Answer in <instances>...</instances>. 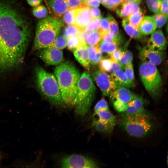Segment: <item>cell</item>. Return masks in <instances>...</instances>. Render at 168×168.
I'll use <instances>...</instances> for the list:
<instances>
[{"instance_id": "6da1fadb", "label": "cell", "mask_w": 168, "mask_h": 168, "mask_svg": "<svg viewBox=\"0 0 168 168\" xmlns=\"http://www.w3.org/2000/svg\"><path fill=\"white\" fill-rule=\"evenodd\" d=\"M29 21L8 2L0 1V72L11 70L23 61L31 36Z\"/></svg>"}, {"instance_id": "7a4b0ae2", "label": "cell", "mask_w": 168, "mask_h": 168, "mask_svg": "<svg viewBox=\"0 0 168 168\" xmlns=\"http://www.w3.org/2000/svg\"><path fill=\"white\" fill-rule=\"evenodd\" d=\"M62 98L66 105L73 106L80 76L78 69L70 61L63 62L54 70Z\"/></svg>"}, {"instance_id": "3957f363", "label": "cell", "mask_w": 168, "mask_h": 168, "mask_svg": "<svg viewBox=\"0 0 168 168\" xmlns=\"http://www.w3.org/2000/svg\"><path fill=\"white\" fill-rule=\"evenodd\" d=\"M35 77L39 90L47 100L54 105L63 107L66 106L54 75L39 66L35 69Z\"/></svg>"}, {"instance_id": "277c9868", "label": "cell", "mask_w": 168, "mask_h": 168, "mask_svg": "<svg viewBox=\"0 0 168 168\" xmlns=\"http://www.w3.org/2000/svg\"><path fill=\"white\" fill-rule=\"evenodd\" d=\"M96 91L89 73L86 72L82 73L78 82L73 104L78 116H83L87 113L93 101Z\"/></svg>"}, {"instance_id": "5b68a950", "label": "cell", "mask_w": 168, "mask_h": 168, "mask_svg": "<svg viewBox=\"0 0 168 168\" xmlns=\"http://www.w3.org/2000/svg\"><path fill=\"white\" fill-rule=\"evenodd\" d=\"M62 21L55 17L49 16L40 20L36 28L34 48L40 50L49 47L60 33Z\"/></svg>"}, {"instance_id": "8992f818", "label": "cell", "mask_w": 168, "mask_h": 168, "mask_svg": "<svg viewBox=\"0 0 168 168\" xmlns=\"http://www.w3.org/2000/svg\"><path fill=\"white\" fill-rule=\"evenodd\" d=\"M121 113L119 124L130 135L143 137L152 131L153 124L149 115Z\"/></svg>"}, {"instance_id": "52a82bcc", "label": "cell", "mask_w": 168, "mask_h": 168, "mask_svg": "<svg viewBox=\"0 0 168 168\" xmlns=\"http://www.w3.org/2000/svg\"><path fill=\"white\" fill-rule=\"evenodd\" d=\"M140 77L146 90L154 98L160 95L162 80L156 66L148 62L142 61L139 68Z\"/></svg>"}, {"instance_id": "ba28073f", "label": "cell", "mask_w": 168, "mask_h": 168, "mask_svg": "<svg viewBox=\"0 0 168 168\" xmlns=\"http://www.w3.org/2000/svg\"><path fill=\"white\" fill-rule=\"evenodd\" d=\"M62 168H97V164L92 159L79 154H72L63 158Z\"/></svg>"}, {"instance_id": "9c48e42d", "label": "cell", "mask_w": 168, "mask_h": 168, "mask_svg": "<svg viewBox=\"0 0 168 168\" xmlns=\"http://www.w3.org/2000/svg\"><path fill=\"white\" fill-rule=\"evenodd\" d=\"M92 76L94 81L104 96H109L110 94L117 87L110 75L106 72L97 70L92 73Z\"/></svg>"}, {"instance_id": "30bf717a", "label": "cell", "mask_w": 168, "mask_h": 168, "mask_svg": "<svg viewBox=\"0 0 168 168\" xmlns=\"http://www.w3.org/2000/svg\"><path fill=\"white\" fill-rule=\"evenodd\" d=\"M39 56L47 65L57 66L63 62L64 58L61 50L48 47L42 49Z\"/></svg>"}, {"instance_id": "8fae6325", "label": "cell", "mask_w": 168, "mask_h": 168, "mask_svg": "<svg viewBox=\"0 0 168 168\" xmlns=\"http://www.w3.org/2000/svg\"><path fill=\"white\" fill-rule=\"evenodd\" d=\"M75 21L74 25L83 30L93 19L91 13L90 7L84 5L74 9Z\"/></svg>"}, {"instance_id": "7c38bea8", "label": "cell", "mask_w": 168, "mask_h": 168, "mask_svg": "<svg viewBox=\"0 0 168 168\" xmlns=\"http://www.w3.org/2000/svg\"><path fill=\"white\" fill-rule=\"evenodd\" d=\"M139 58L142 61L150 63L155 65L160 64L163 61L164 56L162 51L149 49L146 46L138 48Z\"/></svg>"}, {"instance_id": "4fadbf2b", "label": "cell", "mask_w": 168, "mask_h": 168, "mask_svg": "<svg viewBox=\"0 0 168 168\" xmlns=\"http://www.w3.org/2000/svg\"><path fill=\"white\" fill-rule=\"evenodd\" d=\"M167 41L162 31L158 30L152 33L146 46L149 49L162 51L166 46Z\"/></svg>"}, {"instance_id": "5bb4252c", "label": "cell", "mask_w": 168, "mask_h": 168, "mask_svg": "<svg viewBox=\"0 0 168 168\" xmlns=\"http://www.w3.org/2000/svg\"><path fill=\"white\" fill-rule=\"evenodd\" d=\"M112 102L117 100L125 104H128L134 99L137 95L128 88L119 86L109 95Z\"/></svg>"}, {"instance_id": "9a60e30c", "label": "cell", "mask_w": 168, "mask_h": 168, "mask_svg": "<svg viewBox=\"0 0 168 168\" xmlns=\"http://www.w3.org/2000/svg\"><path fill=\"white\" fill-rule=\"evenodd\" d=\"M146 100L141 96H137L127 105L125 112L131 114H140L149 115L145 109Z\"/></svg>"}, {"instance_id": "2e32d148", "label": "cell", "mask_w": 168, "mask_h": 168, "mask_svg": "<svg viewBox=\"0 0 168 168\" xmlns=\"http://www.w3.org/2000/svg\"><path fill=\"white\" fill-rule=\"evenodd\" d=\"M141 2H123L117 7L116 13L120 17L127 18L140 10Z\"/></svg>"}, {"instance_id": "e0dca14e", "label": "cell", "mask_w": 168, "mask_h": 168, "mask_svg": "<svg viewBox=\"0 0 168 168\" xmlns=\"http://www.w3.org/2000/svg\"><path fill=\"white\" fill-rule=\"evenodd\" d=\"M110 75L117 87L122 86L128 88L134 86L133 82L128 78L122 69L111 73Z\"/></svg>"}, {"instance_id": "ac0fdd59", "label": "cell", "mask_w": 168, "mask_h": 168, "mask_svg": "<svg viewBox=\"0 0 168 168\" xmlns=\"http://www.w3.org/2000/svg\"><path fill=\"white\" fill-rule=\"evenodd\" d=\"M51 11L61 17L68 9L66 0H45Z\"/></svg>"}, {"instance_id": "d6986e66", "label": "cell", "mask_w": 168, "mask_h": 168, "mask_svg": "<svg viewBox=\"0 0 168 168\" xmlns=\"http://www.w3.org/2000/svg\"><path fill=\"white\" fill-rule=\"evenodd\" d=\"M156 27L152 16H146L143 17L139 24L138 30L143 35L152 34L156 29Z\"/></svg>"}, {"instance_id": "ffe728a7", "label": "cell", "mask_w": 168, "mask_h": 168, "mask_svg": "<svg viewBox=\"0 0 168 168\" xmlns=\"http://www.w3.org/2000/svg\"><path fill=\"white\" fill-rule=\"evenodd\" d=\"M122 25L126 33L131 38L138 40L144 41L145 39L144 35L141 34L138 29L129 23L127 18L123 20Z\"/></svg>"}, {"instance_id": "44dd1931", "label": "cell", "mask_w": 168, "mask_h": 168, "mask_svg": "<svg viewBox=\"0 0 168 168\" xmlns=\"http://www.w3.org/2000/svg\"><path fill=\"white\" fill-rule=\"evenodd\" d=\"M87 51L90 64L93 65L98 64L102 58V53L98 45H88Z\"/></svg>"}, {"instance_id": "7402d4cb", "label": "cell", "mask_w": 168, "mask_h": 168, "mask_svg": "<svg viewBox=\"0 0 168 168\" xmlns=\"http://www.w3.org/2000/svg\"><path fill=\"white\" fill-rule=\"evenodd\" d=\"M94 115H97L98 119L101 122L116 125V117L109 110L99 111L94 112Z\"/></svg>"}, {"instance_id": "603a6c76", "label": "cell", "mask_w": 168, "mask_h": 168, "mask_svg": "<svg viewBox=\"0 0 168 168\" xmlns=\"http://www.w3.org/2000/svg\"><path fill=\"white\" fill-rule=\"evenodd\" d=\"M92 126L99 132L105 133H110L113 130L115 124L105 123L101 122L97 119H93Z\"/></svg>"}, {"instance_id": "cb8c5ba5", "label": "cell", "mask_w": 168, "mask_h": 168, "mask_svg": "<svg viewBox=\"0 0 168 168\" xmlns=\"http://www.w3.org/2000/svg\"><path fill=\"white\" fill-rule=\"evenodd\" d=\"M86 44L80 35L71 37L67 39V46L71 51H74L77 48Z\"/></svg>"}, {"instance_id": "d4e9b609", "label": "cell", "mask_w": 168, "mask_h": 168, "mask_svg": "<svg viewBox=\"0 0 168 168\" xmlns=\"http://www.w3.org/2000/svg\"><path fill=\"white\" fill-rule=\"evenodd\" d=\"M101 40V35L99 30L90 32L86 35L85 41L89 45H98Z\"/></svg>"}, {"instance_id": "484cf974", "label": "cell", "mask_w": 168, "mask_h": 168, "mask_svg": "<svg viewBox=\"0 0 168 168\" xmlns=\"http://www.w3.org/2000/svg\"><path fill=\"white\" fill-rule=\"evenodd\" d=\"M119 44L115 42L101 41L98 45L102 53L110 54L118 48Z\"/></svg>"}, {"instance_id": "4316f807", "label": "cell", "mask_w": 168, "mask_h": 168, "mask_svg": "<svg viewBox=\"0 0 168 168\" xmlns=\"http://www.w3.org/2000/svg\"><path fill=\"white\" fill-rule=\"evenodd\" d=\"M144 15L143 11L140 9L127 18L131 25L138 29L139 25L144 17Z\"/></svg>"}, {"instance_id": "83f0119b", "label": "cell", "mask_w": 168, "mask_h": 168, "mask_svg": "<svg viewBox=\"0 0 168 168\" xmlns=\"http://www.w3.org/2000/svg\"><path fill=\"white\" fill-rule=\"evenodd\" d=\"M83 30L74 24L68 25L64 29L63 35L68 39L71 37L80 35Z\"/></svg>"}, {"instance_id": "f1b7e54d", "label": "cell", "mask_w": 168, "mask_h": 168, "mask_svg": "<svg viewBox=\"0 0 168 168\" xmlns=\"http://www.w3.org/2000/svg\"><path fill=\"white\" fill-rule=\"evenodd\" d=\"M67 39L63 35H58L49 47L62 50L67 46Z\"/></svg>"}, {"instance_id": "f546056e", "label": "cell", "mask_w": 168, "mask_h": 168, "mask_svg": "<svg viewBox=\"0 0 168 168\" xmlns=\"http://www.w3.org/2000/svg\"><path fill=\"white\" fill-rule=\"evenodd\" d=\"M133 55L132 52L128 50H123L119 61L123 68L126 65L132 63Z\"/></svg>"}, {"instance_id": "4dcf8cb0", "label": "cell", "mask_w": 168, "mask_h": 168, "mask_svg": "<svg viewBox=\"0 0 168 168\" xmlns=\"http://www.w3.org/2000/svg\"><path fill=\"white\" fill-rule=\"evenodd\" d=\"M109 21V32L114 37H117L119 32V27L118 23L114 18L111 15L107 16Z\"/></svg>"}, {"instance_id": "1f68e13d", "label": "cell", "mask_w": 168, "mask_h": 168, "mask_svg": "<svg viewBox=\"0 0 168 168\" xmlns=\"http://www.w3.org/2000/svg\"><path fill=\"white\" fill-rule=\"evenodd\" d=\"M32 12L35 16L38 18H45L48 15L47 8L42 5L35 7L33 9Z\"/></svg>"}, {"instance_id": "d6a6232c", "label": "cell", "mask_w": 168, "mask_h": 168, "mask_svg": "<svg viewBox=\"0 0 168 168\" xmlns=\"http://www.w3.org/2000/svg\"><path fill=\"white\" fill-rule=\"evenodd\" d=\"M149 10L153 13H159L161 0H146Z\"/></svg>"}, {"instance_id": "836d02e7", "label": "cell", "mask_w": 168, "mask_h": 168, "mask_svg": "<svg viewBox=\"0 0 168 168\" xmlns=\"http://www.w3.org/2000/svg\"><path fill=\"white\" fill-rule=\"evenodd\" d=\"M112 60L110 58H102L98 63L100 70L105 72H109L111 68Z\"/></svg>"}, {"instance_id": "e575fe53", "label": "cell", "mask_w": 168, "mask_h": 168, "mask_svg": "<svg viewBox=\"0 0 168 168\" xmlns=\"http://www.w3.org/2000/svg\"><path fill=\"white\" fill-rule=\"evenodd\" d=\"M156 24V28L162 27L167 20V16L160 13H156L152 16Z\"/></svg>"}, {"instance_id": "d590c367", "label": "cell", "mask_w": 168, "mask_h": 168, "mask_svg": "<svg viewBox=\"0 0 168 168\" xmlns=\"http://www.w3.org/2000/svg\"><path fill=\"white\" fill-rule=\"evenodd\" d=\"M102 18L93 19L84 30L89 32L99 30Z\"/></svg>"}, {"instance_id": "8d00e7d4", "label": "cell", "mask_w": 168, "mask_h": 168, "mask_svg": "<svg viewBox=\"0 0 168 168\" xmlns=\"http://www.w3.org/2000/svg\"><path fill=\"white\" fill-rule=\"evenodd\" d=\"M87 44L84 47L80 63L85 68L89 70L90 64L87 51Z\"/></svg>"}, {"instance_id": "74e56055", "label": "cell", "mask_w": 168, "mask_h": 168, "mask_svg": "<svg viewBox=\"0 0 168 168\" xmlns=\"http://www.w3.org/2000/svg\"><path fill=\"white\" fill-rule=\"evenodd\" d=\"M74 9H68L63 14V20L68 25H73L75 21Z\"/></svg>"}, {"instance_id": "f35d334b", "label": "cell", "mask_w": 168, "mask_h": 168, "mask_svg": "<svg viewBox=\"0 0 168 168\" xmlns=\"http://www.w3.org/2000/svg\"><path fill=\"white\" fill-rule=\"evenodd\" d=\"M109 29V21L107 18H104L101 19L99 31L101 35L108 32Z\"/></svg>"}, {"instance_id": "ab89813d", "label": "cell", "mask_w": 168, "mask_h": 168, "mask_svg": "<svg viewBox=\"0 0 168 168\" xmlns=\"http://www.w3.org/2000/svg\"><path fill=\"white\" fill-rule=\"evenodd\" d=\"M108 110H109L107 102L104 98H102L96 104L94 109V112Z\"/></svg>"}, {"instance_id": "60d3db41", "label": "cell", "mask_w": 168, "mask_h": 168, "mask_svg": "<svg viewBox=\"0 0 168 168\" xmlns=\"http://www.w3.org/2000/svg\"><path fill=\"white\" fill-rule=\"evenodd\" d=\"M123 2V0H107L103 5L111 11H115L117 7Z\"/></svg>"}, {"instance_id": "b9f144b4", "label": "cell", "mask_w": 168, "mask_h": 168, "mask_svg": "<svg viewBox=\"0 0 168 168\" xmlns=\"http://www.w3.org/2000/svg\"><path fill=\"white\" fill-rule=\"evenodd\" d=\"M124 68V72L128 78L132 82H133L134 75L132 63L126 65Z\"/></svg>"}, {"instance_id": "7bdbcfd3", "label": "cell", "mask_w": 168, "mask_h": 168, "mask_svg": "<svg viewBox=\"0 0 168 168\" xmlns=\"http://www.w3.org/2000/svg\"><path fill=\"white\" fill-rule=\"evenodd\" d=\"M68 9H75L84 5L82 0H66Z\"/></svg>"}, {"instance_id": "ee69618b", "label": "cell", "mask_w": 168, "mask_h": 168, "mask_svg": "<svg viewBox=\"0 0 168 168\" xmlns=\"http://www.w3.org/2000/svg\"><path fill=\"white\" fill-rule=\"evenodd\" d=\"M112 102L114 107L116 111L121 113L125 112L127 104L117 100L113 101Z\"/></svg>"}, {"instance_id": "f6af8a7d", "label": "cell", "mask_w": 168, "mask_h": 168, "mask_svg": "<svg viewBox=\"0 0 168 168\" xmlns=\"http://www.w3.org/2000/svg\"><path fill=\"white\" fill-rule=\"evenodd\" d=\"M123 50L122 49L117 48L109 55L110 58L113 61L119 62Z\"/></svg>"}, {"instance_id": "bcb514c9", "label": "cell", "mask_w": 168, "mask_h": 168, "mask_svg": "<svg viewBox=\"0 0 168 168\" xmlns=\"http://www.w3.org/2000/svg\"><path fill=\"white\" fill-rule=\"evenodd\" d=\"M87 44H86L83 45L80 47L73 51V54L76 60L80 63L81 58L85 46Z\"/></svg>"}, {"instance_id": "7dc6e473", "label": "cell", "mask_w": 168, "mask_h": 168, "mask_svg": "<svg viewBox=\"0 0 168 168\" xmlns=\"http://www.w3.org/2000/svg\"><path fill=\"white\" fill-rule=\"evenodd\" d=\"M90 12L93 19L102 17L100 11L98 7H90Z\"/></svg>"}, {"instance_id": "c3c4849f", "label": "cell", "mask_w": 168, "mask_h": 168, "mask_svg": "<svg viewBox=\"0 0 168 168\" xmlns=\"http://www.w3.org/2000/svg\"><path fill=\"white\" fill-rule=\"evenodd\" d=\"M159 13L168 16V2L162 0Z\"/></svg>"}, {"instance_id": "681fc988", "label": "cell", "mask_w": 168, "mask_h": 168, "mask_svg": "<svg viewBox=\"0 0 168 168\" xmlns=\"http://www.w3.org/2000/svg\"><path fill=\"white\" fill-rule=\"evenodd\" d=\"M123 68L119 62L112 60L111 68L109 72L111 73L121 69Z\"/></svg>"}, {"instance_id": "f907efd6", "label": "cell", "mask_w": 168, "mask_h": 168, "mask_svg": "<svg viewBox=\"0 0 168 168\" xmlns=\"http://www.w3.org/2000/svg\"><path fill=\"white\" fill-rule=\"evenodd\" d=\"M84 4L91 7H98L100 2L98 0H87L84 2Z\"/></svg>"}, {"instance_id": "816d5d0a", "label": "cell", "mask_w": 168, "mask_h": 168, "mask_svg": "<svg viewBox=\"0 0 168 168\" xmlns=\"http://www.w3.org/2000/svg\"><path fill=\"white\" fill-rule=\"evenodd\" d=\"M28 4L32 7H36L40 5L42 0H26Z\"/></svg>"}, {"instance_id": "f5cc1de1", "label": "cell", "mask_w": 168, "mask_h": 168, "mask_svg": "<svg viewBox=\"0 0 168 168\" xmlns=\"http://www.w3.org/2000/svg\"><path fill=\"white\" fill-rule=\"evenodd\" d=\"M141 1L142 0H123V2H136Z\"/></svg>"}, {"instance_id": "db71d44e", "label": "cell", "mask_w": 168, "mask_h": 168, "mask_svg": "<svg viewBox=\"0 0 168 168\" xmlns=\"http://www.w3.org/2000/svg\"><path fill=\"white\" fill-rule=\"evenodd\" d=\"M100 3L104 5L106 2L107 0H98Z\"/></svg>"}, {"instance_id": "11a10c76", "label": "cell", "mask_w": 168, "mask_h": 168, "mask_svg": "<svg viewBox=\"0 0 168 168\" xmlns=\"http://www.w3.org/2000/svg\"><path fill=\"white\" fill-rule=\"evenodd\" d=\"M162 1L167 2H168V0H162Z\"/></svg>"}, {"instance_id": "9f6ffc18", "label": "cell", "mask_w": 168, "mask_h": 168, "mask_svg": "<svg viewBox=\"0 0 168 168\" xmlns=\"http://www.w3.org/2000/svg\"><path fill=\"white\" fill-rule=\"evenodd\" d=\"M82 1L83 2V3L84 2H85L87 0H82Z\"/></svg>"}, {"instance_id": "6f0895ef", "label": "cell", "mask_w": 168, "mask_h": 168, "mask_svg": "<svg viewBox=\"0 0 168 168\" xmlns=\"http://www.w3.org/2000/svg\"></svg>"}]
</instances>
